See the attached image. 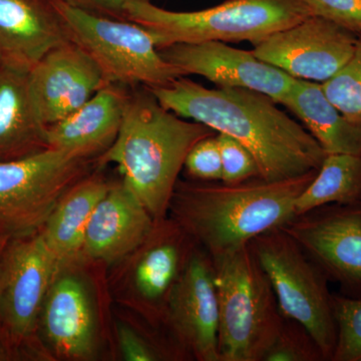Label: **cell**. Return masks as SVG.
<instances>
[{"instance_id": "obj_1", "label": "cell", "mask_w": 361, "mask_h": 361, "mask_svg": "<svg viewBox=\"0 0 361 361\" xmlns=\"http://www.w3.org/2000/svg\"><path fill=\"white\" fill-rule=\"evenodd\" d=\"M149 90L176 115L241 142L255 159L262 179L287 180L317 172L327 155L302 125L262 92L208 89L185 75Z\"/></svg>"}, {"instance_id": "obj_11", "label": "cell", "mask_w": 361, "mask_h": 361, "mask_svg": "<svg viewBox=\"0 0 361 361\" xmlns=\"http://www.w3.org/2000/svg\"><path fill=\"white\" fill-rule=\"evenodd\" d=\"M167 323L179 348L198 361H221L219 302L212 258L196 246L166 304Z\"/></svg>"}, {"instance_id": "obj_5", "label": "cell", "mask_w": 361, "mask_h": 361, "mask_svg": "<svg viewBox=\"0 0 361 361\" xmlns=\"http://www.w3.org/2000/svg\"><path fill=\"white\" fill-rule=\"evenodd\" d=\"M212 261L221 361H263L284 319L267 275L250 244Z\"/></svg>"}, {"instance_id": "obj_20", "label": "cell", "mask_w": 361, "mask_h": 361, "mask_svg": "<svg viewBox=\"0 0 361 361\" xmlns=\"http://www.w3.org/2000/svg\"><path fill=\"white\" fill-rule=\"evenodd\" d=\"M30 71L0 63V161L51 148L30 90Z\"/></svg>"}, {"instance_id": "obj_31", "label": "cell", "mask_w": 361, "mask_h": 361, "mask_svg": "<svg viewBox=\"0 0 361 361\" xmlns=\"http://www.w3.org/2000/svg\"><path fill=\"white\" fill-rule=\"evenodd\" d=\"M63 1L96 16L125 20V6L128 0H63Z\"/></svg>"}, {"instance_id": "obj_29", "label": "cell", "mask_w": 361, "mask_h": 361, "mask_svg": "<svg viewBox=\"0 0 361 361\" xmlns=\"http://www.w3.org/2000/svg\"><path fill=\"white\" fill-rule=\"evenodd\" d=\"M314 16L361 35V0H303Z\"/></svg>"}, {"instance_id": "obj_17", "label": "cell", "mask_w": 361, "mask_h": 361, "mask_svg": "<svg viewBox=\"0 0 361 361\" xmlns=\"http://www.w3.org/2000/svg\"><path fill=\"white\" fill-rule=\"evenodd\" d=\"M39 327L47 345L59 357L82 360L94 355V310L87 288L78 277L59 272L45 297Z\"/></svg>"}, {"instance_id": "obj_12", "label": "cell", "mask_w": 361, "mask_h": 361, "mask_svg": "<svg viewBox=\"0 0 361 361\" xmlns=\"http://www.w3.org/2000/svg\"><path fill=\"white\" fill-rule=\"evenodd\" d=\"M358 35L313 14L266 37L252 52L292 78L322 84L345 65Z\"/></svg>"}, {"instance_id": "obj_2", "label": "cell", "mask_w": 361, "mask_h": 361, "mask_svg": "<svg viewBox=\"0 0 361 361\" xmlns=\"http://www.w3.org/2000/svg\"><path fill=\"white\" fill-rule=\"evenodd\" d=\"M316 173L281 180H178L168 216L211 258L236 250L295 217V202Z\"/></svg>"}, {"instance_id": "obj_9", "label": "cell", "mask_w": 361, "mask_h": 361, "mask_svg": "<svg viewBox=\"0 0 361 361\" xmlns=\"http://www.w3.org/2000/svg\"><path fill=\"white\" fill-rule=\"evenodd\" d=\"M61 271L40 232L7 239L0 254V326L18 357L33 349L45 297Z\"/></svg>"}, {"instance_id": "obj_28", "label": "cell", "mask_w": 361, "mask_h": 361, "mask_svg": "<svg viewBox=\"0 0 361 361\" xmlns=\"http://www.w3.org/2000/svg\"><path fill=\"white\" fill-rule=\"evenodd\" d=\"M184 168L194 179L210 182L222 180V161L217 135L197 142L188 154Z\"/></svg>"}, {"instance_id": "obj_18", "label": "cell", "mask_w": 361, "mask_h": 361, "mask_svg": "<svg viewBox=\"0 0 361 361\" xmlns=\"http://www.w3.org/2000/svg\"><path fill=\"white\" fill-rule=\"evenodd\" d=\"M130 87L108 84L70 116L47 127L51 148L97 158L116 141Z\"/></svg>"}, {"instance_id": "obj_22", "label": "cell", "mask_w": 361, "mask_h": 361, "mask_svg": "<svg viewBox=\"0 0 361 361\" xmlns=\"http://www.w3.org/2000/svg\"><path fill=\"white\" fill-rule=\"evenodd\" d=\"M281 104L302 122L325 153L361 156V126L342 115L322 82L296 78Z\"/></svg>"}, {"instance_id": "obj_23", "label": "cell", "mask_w": 361, "mask_h": 361, "mask_svg": "<svg viewBox=\"0 0 361 361\" xmlns=\"http://www.w3.org/2000/svg\"><path fill=\"white\" fill-rule=\"evenodd\" d=\"M361 205V156L327 154L316 173L295 202V215L319 207Z\"/></svg>"}, {"instance_id": "obj_6", "label": "cell", "mask_w": 361, "mask_h": 361, "mask_svg": "<svg viewBox=\"0 0 361 361\" xmlns=\"http://www.w3.org/2000/svg\"><path fill=\"white\" fill-rule=\"evenodd\" d=\"M52 4L68 39L96 63L108 84L154 89L184 75L161 58L152 35L137 23L87 13L63 0Z\"/></svg>"}, {"instance_id": "obj_7", "label": "cell", "mask_w": 361, "mask_h": 361, "mask_svg": "<svg viewBox=\"0 0 361 361\" xmlns=\"http://www.w3.org/2000/svg\"><path fill=\"white\" fill-rule=\"evenodd\" d=\"M249 244L272 285L281 314L302 324L325 361H331L337 329L324 273L282 227L258 235Z\"/></svg>"}, {"instance_id": "obj_16", "label": "cell", "mask_w": 361, "mask_h": 361, "mask_svg": "<svg viewBox=\"0 0 361 361\" xmlns=\"http://www.w3.org/2000/svg\"><path fill=\"white\" fill-rule=\"evenodd\" d=\"M71 42L52 0H0V63L30 71Z\"/></svg>"}, {"instance_id": "obj_19", "label": "cell", "mask_w": 361, "mask_h": 361, "mask_svg": "<svg viewBox=\"0 0 361 361\" xmlns=\"http://www.w3.org/2000/svg\"><path fill=\"white\" fill-rule=\"evenodd\" d=\"M193 240L170 218L157 221L137 250L133 285L142 302L163 320L169 295L188 259L196 248Z\"/></svg>"}, {"instance_id": "obj_13", "label": "cell", "mask_w": 361, "mask_h": 361, "mask_svg": "<svg viewBox=\"0 0 361 361\" xmlns=\"http://www.w3.org/2000/svg\"><path fill=\"white\" fill-rule=\"evenodd\" d=\"M161 58L182 71L198 75L218 87H242L262 92L281 104L296 78L254 56L222 42L176 44L159 49Z\"/></svg>"}, {"instance_id": "obj_24", "label": "cell", "mask_w": 361, "mask_h": 361, "mask_svg": "<svg viewBox=\"0 0 361 361\" xmlns=\"http://www.w3.org/2000/svg\"><path fill=\"white\" fill-rule=\"evenodd\" d=\"M322 85L329 101L342 115L361 126V35L345 65Z\"/></svg>"}, {"instance_id": "obj_14", "label": "cell", "mask_w": 361, "mask_h": 361, "mask_svg": "<svg viewBox=\"0 0 361 361\" xmlns=\"http://www.w3.org/2000/svg\"><path fill=\"white\" fill-rule=\"evenodd\" d=\"M28 75L33 101L47 127L70 116L108 85L96 63L73 42L47 52Z\"/></svg>"}, {"instance_id": "obj_30", "label": "cell", "mask_w": 361, "mask_h": 361, "mask_svg": "<svg viewBox=\"0 0 361 361\" xmlns=\"http://www.w3.org/2000/svg\"><path fill=\"white\" fill-rule=\"evenodd\" d=\"M118 348L123 360L128 361H155L161 360L158 349L127 325L116 327Z\"/></svg>"}, {"instance_id": "obj_21", "label": "cell", "mask_w": 361, "mask_h": 361, "mask_svg": "<svg viewBox=\"0 0 361 361\" xmlns=\"http://www.w3.org/2000/svg\"><path fill=\"white\" fill-rule=\"evenodd\" d=\"M97 168L71 188L40 230L45 244L61 269L82 258L85 231L99 200L111 182Z\"/></svg>"}, {"instance_id": "obj_25", "label": "cell", "mask_w": 361, "mask_h": 361, "mask_svg": "<svg viewBox=\"0 0 361 361\" xmlns=\"http://www.w3.org/2000/svg\"><path fill=\"white\" fill-rule=\"evenodd\" d=\"M337 329L331 361H361V298L332 294Z\"/></svg>"}, {"instance_id": "obj_32", "label": "cell", "mask_w": 361, "mask_h": 361, "mask_svg": "<svg viewBox=\"0 0 361 361\" xmlns=\"http://www.w3.org/2000/svg\"><path fill=\"white\" fill-rule=\"evenodd\" d=\"M6 237L0 235V254H1L2 249L6 245L7 241ZM14 350L11 342L8 341L4 330L0 326V360H13Z\"/></svg>"}, {"instance_id": "obj_3", "label": "cell", "mask_w": 361, "mask_h": 361, "mask_svg": "<svg viewBox=\"0 0 361 361\" xmlns=\"http://www.w3.org/2000/svg\"><path fill=\"white\" fill-rule=\"evenodd\" d=\"M215 135L203 123L169 111L148 87L137 85L130 87L116 141L97 157V165L115 164L152 217L165 219L188 154L197 142Z\"/></svg>"}, {"instance_id": "obj_27", "label": "cell", "mask_w": 361, "mask_h": 361, "mask_svg": "<svg viewBox=\"0 0 361 361\" xmlns=\"http://www.w3.org/2000/svg\"><path fill=\"white\" fill-rule=\"evenodd\" d=\"M217 140L222 161V182L239 183L259 177L257 164L246 147L225 134H217Z\"/></svg>"}, {"instance_id": "obj_8", "label": "cell", "mask_w": 361, "mask_h": 361, "mask_svg": "<svg viewBox=\"0 0 361 361\" xmlns=\"http://www.w3.org/2000/svg\"><path fill=\"white\" fill-rule=\"evenodd\" d=\"M97 159L49 148L0 161V235L39 232L66 192L97 168Z\"/></svg>"}, {"instance_id": "obj_26", "label": "cell", "mask_w": 361, "mask_h": 361, "mask_svg": "<svg viewBox=\"0 0 361 361\" xmlns=\"http://www.w3.org/2000/svg\"><path fill=\"white\" fill-rule=\"evenodd\" d=\"M263 361H325L319 346L300 323L284 318Z\"/></svg>"}, {"instance_id": "obj_4", "label": "cell", "mask_w": 361, "mask_h": 361, "mask_svg": "<svg viewBox=\"0 0 361 361\" xmlns=\"http://www.w3.org/2000/svg\"><path fill=\"white\" fill-rule=\"evenodd\" d=\"M310 16L303 0H225L210 8L184 13L161 8L151 0H128L125 6V20L148 30L159 49L205 42L256 45Z\"/></svg>"}, {"instance_id": "obj_15", "label": "cell", "mask_w": 361, "mask_h": 361, "mask_svg": "<svg viewBox=\"0 0 361 361\" xmlns=\"http://www.w3.org/2000/svg\"><path fill=\"white\" fill-rule=\"evenodd\" d=\"M156 222L123 180L111 183L87 224L82 257L106 263L122 260L144 244Z\"/></svg>"}, {"instance_id": "obj_10", "label": "cell", "mask_w": 361, "mask_h": 361, "mask_svg": "<svg viewBox=\"0 0 361 361\" xmlns=\"http://www.w3.org/2000/svg\"><path fill=\"white\" fill-rule=\"evenodd\" d=\"M341 294L361 298V205L329 204L283 226Z\"/></svg>"}]
</instances>
